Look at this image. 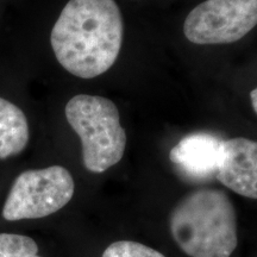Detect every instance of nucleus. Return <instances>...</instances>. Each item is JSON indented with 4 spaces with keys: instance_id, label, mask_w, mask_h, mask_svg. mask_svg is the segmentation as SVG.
<instances>
[{
    "instance_id": "obj_3",
    "label": "nucleus",
    "mask_w": 257,
    "mask_h": 257,
    "mask_svg": "<svg viewBox=\"0 0 257 257\" xmlns=\"http://www.w3.org/2000/svg\"><path fill=\"white\" fill-rule=\"evenodd\" d=\"M64 112L81 140L86 169L100 174L120 162L126 148V133L113 101L99 95L78 94L67 102Z\"/></svg>"
},
{
    "instance_id": "obj_8",
    "label": "nucleus",
    "mask_w": 257,
    "mask_h": 257,
    "mask_svg": "<svg viewBox=\"0 0 257 257\" xmlns=\"http://www.w3.org/2000/svg\"><path fill=\"white\" fill-rule=\"evenodd\" d=\"M29 138L27 115L14 102L0 98V160L21 154Z\"/></svg>"
},
{
    "instance_id": "obj_2",
    "label": "nucleus",
    "mask_w": 257,
    "mask_h": 257,
    "mask_svg": "<svg viewBox=\"0 0 257 257\" xmlns=\"http://www.w3.org/2000/svg\"><path fill=\"white\" fill-rule=\"evenodd\" d=\"M170 232L189 257H230L238 244L237 214L226 193L199 188L173 208Z\"/></svg>"
},
{
    "instance_id": "obj_10",
    "label": "nucleus",
    "mask_w": 257,
    "mask_h": 257,
    "mask_svg": "<svg viewBox=\"0 0 257 257\" xmlns=\"http://www.w3.org/2000/svg\"><path fill=\"white\" fill-rule=\"evenodd\" d=\"M102 257H166L157 250L131 240H118L108 245Z\"/></svg>"
},
{
    "instance_id": "obj_5",
    "label": "nucleus",
    "mask_w": 257,
    "mask_h": 257,
    "mask_svg": "<svg viewBox=\"0 0 257 257\" xmlns=\"http://www.w3.org/2000/svg\"><path fill=\"white\" fill-rule=\"evenodd\" d=\"M257 25V0H206L189 12L184 34L194 44H229Z\"/></svg>"
},
{
    "instance_id": "obj_12",
    "label": "nucleus",
    "mask_w": 257,
    "mask_h": 257,
    "mask_svg": "<svg viewBox=\"0 0 257 257\" xmlns=\"http://www.w3.org/2000/svg\"><path fill=\"white\" fill-rule=\"evenodd\" d=\"M31 257H41V256H37V255H35V256H31Z\"/></svg>"
},
{
    "instance_id": "obj_6",
    "label": "nucleus",
    "mask_w": 257,
    "mask_h": 257,
    "mask_svg": "<svg viewBox=\"0 0 257 257\" xmlns=\"http://www.w3.org/2000/svg\"><path fill=\"white\" fill-rule=\"evenodd\" d=\"M169 159L189 179L216 178L224 160V140L208 133L187 135L173 147Z\"/></svg>"
},
{
    "instance_id": "obj_7",
    "label": "nucleus",
    "mask_w": 257,
    "mask_h": 257,
    "mask_svg": "<svg viewBox=\"0 0 257 257\" xmlns=\"http://www.w3.org/2000/svg\"><path fill=\"white\" fill-rule=\"evenodd\" d=\"M216 178L237 194L257 200V141L224 140V160Z\"/></svg>"
},
{
    "instance_id": "obj_11",
    "label": "nucleus",
    "mask_w": 257,
    "mask_h": 257,
    "mask_svg": "<svg viewBox=\"0 0 257 257\" xmlns=\"http://www.w3.org/2000/svg\"><path fill=\"white\" fill-rule=\"evenodd\" d=\"M250 99H251V105H252L253 111H255L257 114V87L253 88L252 91L250 92Z\"/></svg>"
},
{
    "instance_id": "obj_9",
    "label": "nucleus",
    "mask_w": 257,
    "mask_h": 257,
    "mask_svg": "<svg viewBox=\"0 0 257 257\" xmlns=\"http://www.w3.org/2000/svg\"><path fill=\"white\" fill-rule=\"evenodd\" d=\"M38 245L23 234L0 233V257H31L37 255Z\"/></svg>"
},
{
    "instance_id": "obj_4",
    "label": "nucleus",
    "mask_w": 257,
    "mask_h": 257,
    "mask_svg": "<svg viewBox=\"0 0 257 257\" xmlns=\"http://www.w3.org/2000/svg\"><path fill=\"white\" fill-rule=\"evenodd\" d=\"M74 191L73 176L64 167L25 170L10 189L3 217L10 221L48 217L66 206Z\"/></svg>"
},
{
    "instance_id": "obj_1",
    "label": "nucleus",
    "mask_w": 257,
    "mask_h": 257,
    "mask_svg": "<svg viewBox=\"0 0 257 257\" xmlns=\"http://www.w3.org/2000/svg\"><path fill=\"white\" fill-rule=\"evenodd\" d=\"M124 23L114 0H69L50 34L59 63L81 79L107 72L119 55Z\"/></svg>"
}]
</instances>
